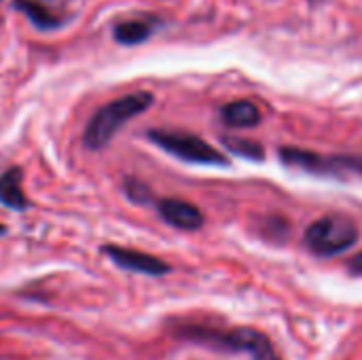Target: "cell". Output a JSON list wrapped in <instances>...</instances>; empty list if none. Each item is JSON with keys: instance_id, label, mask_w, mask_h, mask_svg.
<instances>
[{"instance_id": "obj_1", "label": "cell", "mask_w": 362, "mask_h": 360, "mask_svg": "<svg viewBox=\"0 0 362 360\" xmlns=\"http://www.w3.org/2000/svg\"><path fill=\"white\" fill-rule=\"evenodd\" d=\"M153 104V95L146 91H138V93H129L123 95L110 104H106L104 108H100L93 119L89 121L87 129H85V144L91 151H98L102 146H106L115 134L134 117H138L140 112H144L148 106Z\"/></svg>"}, {"instance_id": "obj_2", "label": "cell", "mask_w": 362, "mask_h": 360, "mask_svg": "<svg viewBox=\"0 0 362 360\" xmlns=\"http://www.w3.org/2000/svg\"><path fill=\"white\" fill-rule=\"evenodd\" d=\"M305 246L318 257H335L350 250L358 242V227L341 214L318 219L305 229Z\"/></svg>"}, {"instance_id": "obj_3", "label": "cell", "mask_w": 362, "mask_h": 360, "mask_svg": "<svg viewBox=\"0 0 362 360\" xmlns=\"http://www.w3.org/2000/svg\"><path fill=\"white\" fill-rule=\"evenodd\" d=\"M148 140L168 151L170 155L187 161V163H202V166H227V157L204 142L202 138L185 132H172V129H151Z\"/></svg>"}, {"instance_id": "obj_4", "label": "cell", "mask_w": 362, "mask_h": 360, "mask_svg": "<svg viewBox=\"0 0 362 360\" xmlns=\"http://www.w3.org/2000/svg\"><path fill=\"white\" fill-rule=\"evenodd\" d=\"M280 159L288 168H299L310 174L325 176H346V174H362V155H331L325 157L314 151H303L295 146L280 149Z\"/></svg>"}, {"instance_id": "obj_5", "label": "cell", "mask_w": 362, "mask_h": 360, "mask_svg": "<svg viewBox=\"0 0 362 360\" xmlns=\"http://www.w3.org/2000/svg\"><path fill=\"white\" fill-rule=\"evenodd\" d=\"M115 265H119L125 272H136L144 276H165L170 272V265L153 255L132 250V248H121V246H104L102 248Z\"/></svg>"}, {"instance_id": "obj_6", "label": "cell", "mask_w": 362, "mask_h": 360, "mask_svg": "<svg viewBox=\"0 0 362 360\" xmlns=\"http://www.w3.org/2000/svg\"><path fill=\"white\" fill-rule=\"evenodd\" d=\"M157 210L168 225L185 231H193L204 225V214L199 212V208L182 199H161L157 204Z\"/></svg>"}, {"instance_id": "obj_7", "label": "cell", "mask_w": 362, "mask_h": 360, "mask_svg": "<svg viewBox=\"0 0 362 360\" xmlns=\"http://www.w3.org/2000/svg\"><path fill=\"white\" fill-rule=\"evenodd\" d=\"M21 170L11 168L0 176V204L11 208V210H25L28 208V197L23 195L21 189Z\"/></svg>"}, {"instance_id": "obj_8", "label": "cell", "mask_w": 362, "mask_h": 360, "mask_svg": "<svg viewBox=\"0 0 362 360\" xmlns=\"http://www.w3.org/2000/svg\"><path fill=\"white\" fill-rule=\"evenodd\" d=\"M221 117L231 127H255L261 121L259 108L248 100H238V102H231V104L223 106Z\"/></svg>"}, {"instance_id": "obj_9", "label": "cell", "mask_w": 362, "mask_h": 360, "mask_svg": "<svg viewBox=\"0 0 362 360\" xmlns=\"http://www.w3.org/2000/svg\"><path fill=\"white\" fill-rule=\"evenodd\" d=\"M223 144L227 146L229 153L238 155V157H246V159H252V161H261L265 155H263V146L252 142V140H244V138H223Z\"/></svg>"}, {"instance_id": "obj_10", "label": "cell", "mask_w": 362, "mask_h": 360, "mask_svg": "<svg viewBox=\"0 0 362 360\" xmlns=\"http://www.w3.org/2000/svg\"><path fill=\"white\" fill-rule=\"evenodd\" d=\"M148 32H151L148 25L142 21H125V23L117 25L115 38L123 45H136V42H142L148 36Z\"/></svg>"}, {"instance_id": "obj_11", "label": "cell", "mask_w": 362, "mask_h": 360, "mask_svg": "<svg viewBox=\"0 0 362 360\" xmlns=\"http://www.w3.org/2000/svg\"><path fill=\"white\" fill-rule=\"evenodd\" d=\"M15 4H17V8H21V11L32 19V23L38 25V28H55V25H59V19H55L49 11H45L42 6H38L36 2L17 0Z\"/></svg>"}, {"instance_id": "obj_12", "label": "cell", "mask_w": 362, "mask_h": 360, "mask_svg": "<svg viewBox=\"0 0 362 360\" xmlns=\"http://www.w3.org/2000/svg\"><path fill=\"white\" fill-rule=\"evenodd\" d=\"M125 187H127V195H129L132 202H136V204H146V202H151V191H148L146 185H142V182L129 178V180L125 182Z\"/></svg>"}, {"instance_id": "obj_13", "label": "cell", "mask_w": 362, "mask_h": 360, "mask_svg": "<svg viewBox=\"0 0 362 360\" xmlns=\"http://www.w3.org/2000/svg\"><path fill=\"white\" fill-rule=\"evenodd\" d=\"M348 267H350V272H352L354 276H362V252H358L356 257L350 259Z\"/></svg>"}, {"instance_id": "obj_14", "label": "cell", "mask_w": 362, "mask_h": 360, "mask_svg": "<svg viewBox=\"0 0 362 360\" xmlns=\"http://www.w3.org/2000/svg\"><path fill=\"white\" fill-rule=\"evenodd\" d=\"M2 233H6V229H4V227L0 225V236H2Z\"/></svg>"}]
</instances>
